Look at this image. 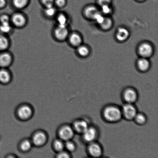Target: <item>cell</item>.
<instances>
[{"instance_id": "obj_3", "label": "cell", "mask_w": 158, "mask_h": 158, "mask_svg": "<svg viewBox=\"0 0 158 158\" xmlns=\"http://www.w3.org/2000/svg\"><path fill=\"white\" fill-rule=\"evenodd\" d=\"M104 114L106 120L111 122L117 121L120 120L122 116L120 110L114 106L107 108L105 110Z\"/></svg>"}, {"instance_id": "obj_19", "label": "cell", "mask_w": 158, "mask_h": 158, "mask_svg": "<svg viewBox=\"0 0 158 158\" xmlns=\"http://www.w3.org/2000/svg\"><path fill=\"white\" fill-rule=\"evenodd\" d=\"M125 100L128 103H133L135 101L137 98V94L134 90L128 89L125 91L124 95Z\"/></svg>"}, {"instance_id": "obj_17", "label": "cell", "mask_w": 158, "mask_h": 158, "mask_svg": "<svg viewBox=\"0 0 158 158\" xmlns=\"http://www.w3.org/2000/svg\"><path fill=\"white\" fill-rule=\"evenodd\" d=\"M30 0H12L13 7L18 10H23L28 6Z\"/></svg>"}, {"instance_id": "obj_20", "label": "cell", "mask_w": 158, "mask_h": 158, "mask_svg": "<svg viewBox=\"0 0 158 158\" xmlns=\"http://www.w3.org/2000/svg\"><path fill=\"white\" fill-rule=\"evenodd\" d=\"M98 9L94 6H90L86 8L85 10V15L87 18L94 19V17L99 12Z\"/></svg>"}, {"instance_id": "obj_29", "label": "cell", "mask_w": 158, "mask_h": 158, "mask_svg": "<svg viewBox=\"0 0 158 158\" xmlns=\"http://www.w3.org/2000/svg\"><path fill=\"white\" fill-rule=\"evenodd\" d=\"M67 4V1L66 0H55L54 1V4L57 9L63 8L65 7Z\"/></svg>"}, {"instance_id": "obj_31", "label": "cell", "mask_w": 158, "mask_h": 158, "mask_svg": "<svg viewBox=\"0 0 158 158\" xmlns=\"http://www.w3.org/2000/svg\"><path fill=\"white\" fill-rule=\"evenodd\" d=\"M135 118L138 123L142 124L144 123L146 121V118L142 114H138L136 115Z\"/></svg>"}, {"instance_id": "obj_28", "label": "cell", "mask_w": 158, "mask_h": 158, "mask_svg": "<svg viewBox=\"0 0 158 158\" xmlns=\"http://www.w3.org/2000/svg\"><path fill=\"white\" fill-rule=\"evenodd\" d=\"M65 148L69 152H72L75 149V143L70 140L67 141L64 143Z\"/></svg>"}, {"instance_id": "obj_33", "label": "cell", "mask_w": 158, "mask_h": 158, "mask_svg": "<svg viewBox=\"0 0 158 158\" xmlns=\"http://www.w3.org/2000/svg\"><path fill=\"white\" fill-rule=\"evenodd\" d=\"M56 157L58 158H68L70 157L69 153L64 151L57 153Z\"/></svg>"}, {"instance_id": "obj_35", "label": "cell", "mask_w": 158, "mask_h": 158, "mask_svg": "<svg viewBox=\"0 0 158 158\" xmlns=\"http://www.w3.org/2000/svg\"><path fill=\"white\" fill-rule=\"evenodd\" d=\"M54 1L55 0H40V2L43 5V7L54 4Z\"/></svg>"}, {"instance_id": "obj_13", "label": "cell", "mask_w": 158, "mask_h": 158, "mask_svg": "<svg viewBox=\"0 0 158 158\" xmlns=\"http://www.w3.org/2000/svg\"><path fill=\"white\" fill-rule=\"evenodd\" d=\"M10 44V40L7 35L0 33V52L8 50Z\"/></svg>"}, {"instance_id": "obj_18", "label": "cell", "mask_w": 158, "mask_h": 158, "mask_svg": "<svg viewBox=\"0 0 158 158\" xmlns=\"http://www.w3.org/2000/svg\"><path fill=\"white\" fill-rule=\"evenodd\" d=\"M74 129L77 132L83 134L88 128V123L84 121H78L74 124Z\"/></svg>"}, {"instance_id": "obj_22", "label": "cell", "mask_w": 158, "mask_h": 158, "mask_svg": "<svg viewBox=\"0 0 158 158\" xmlns=\"http://www.w3.org/2000/svg\"><path fill=\"white\" fill-rule=\"evenodd\" d=\"M12 30L13 26L11 23H0V33L8 35Z\"/></svg>"}, {"instance_id": "obj_8", "label": "cell", "mask_w": 158, "mask_h": 158, "mask_svg": "<svg viewBox=\"0 0 158 158\" xmlns=\"http://www.w3.org/2000/svg\"><path fill=\"white\" fill-rule=\"evenodd\" d=\"M139 52L143 58H147L152 55L153 49L151 44L148 43H144L139 46Z\"/></svg>"}, {"instance_id": "obj_16", "label": "cell", "mask_w": 158, "mask_h": 158, "mask_svg": "<svg viewBox=\"0 0 158 158\" xmlns=\"http://www.w3.org/2000/svg\"><path fill=\"white\" fill-rule=\"evenodd\" d=\"M129 32L125 28L121 27L118 29L116 38L120 41H123L127 39L129 36Z\"/></svg>"}, {"instance_id": "obj_27", "label": "cell", "mask_w": 158, "mask_h": 158, "mask_svg": "<svg viewBox=\"0 0 158 158\" xmlns=\"http://www.w3.org/2000/svg\"><path fill=\"white\" fill-rule=\"evenodd\" d=\"M78 52L81 56L85 57L87 56L89 53V49L86 46L80 45L78 47Z\"/></svg>"}, {"instance_id": "obj_21", "label": "cell", "mask_w": 158, "mask_h": 158, "mask_svg": "<svg viewBox=\"0 0 158 158\" xmlns=\"http://www.w3.org/2000/svg\"><path fill=\"white\" fill-rule=\"evenodd\" d=\"M89 151L91 155L94 157H98L101 155L102 154L101 148L96 144H92L90 145Z\"/></svg>"}, {"instance_id": "obj_14", "label": "cell", "mask_w": 158, "mask_h": 158, "mask_svg": "<svg viewBox=\"0 0 158 158\" xmlns=\"http://www.w3.org/2000/svg\"><path fill=\"white\" fill-rule=\"evenodd\" d=\"M67 40H69V43L75 47H78L81 45L82 42L81 36L76 33L69 34Z\"/></svg>"}, {"instance_id": "obj_30", "label": "cell", "mask_w": 158, "mask_h": 158, "mask_svg": "<svg viewBox=\"0 0 158 158\" xmlns=\"http://www.w3.org/2000/svg\"><path fill=\"white\" fill-rule=\"evenodd\" d=\"M10 23V16L7 14L0 15V23Z\"/></svg>"}, {"instance_id": "obj_26", "label": "cell", "mask_w": 158, "mask_h": 158, "mask_svg": "<svg viewBox=\"0 0 158 158\" xmlns=\"http://www.w3.org/2000/svg\"><path fill=\"white\" fill-rule=\"evenodd\" d=\"M112 20L110 18L105 17L103 21L100 25L102 29L107 30L110 28L112 26Z\"/></svg>"}, {"instance_id": "obj_2", "label": "cell", "mask_w": 158, "mask_h": 158, "mask_svg": "<svg viewBox=\"0 0 158 158\" xmlns=\"http://www.w3.org/2000/svg\"><path fill=\"white\" fill-rule=\"evenodd\" d=\"M54 38L57 41L63 42L67 40L69 37V32L68 27L57 25L54 28L53 31Z\"/></svg>"}, {"instance_id": "obj_24", "label": "cell", "mask_w": 158, "mask_h": 158, "mask_svg": "<svg viewBox=\"0 0 158 158\" xmlns=\"http://www.w3.org/2000/svg\"><path fill=\"white\" fill-rule=\"evenodd\" d=\"M33 144L31 140L25 139L20 143V148L23 152H27L31 149Z\"/></svg>"}, {"instance_id": "obj_32", "label": "cell", "mask_w": 158, "mask_h": 158, "mask_svg": "<svg viewBox=\"0 0 158 158\" xmlns=\"http://www.w3.org/2000/svg\"><path fill=\"white\" fill-rule=\"evenodd\" d=\"M102 13L105 15H108L111 12L110 5H105L101 6Z\"/></svg>"}, {"instance_id": "obj_10", "label": "cell", "mask_w": 158, "mask_h": 158, "mask_svg": "<svg viewBox=\"0 0 158 158\" xmlns=\"http://www.w3.org/2000/svg\"><path fill=\"white\" fill-rule=\"evenodd\" d=\"M58 13V9L54 4L44 7L43 14L46 18L49 19L55 18Z\"/></svg>"}, {"instance_id": "obj_11", "label": "cell", "mask_w": 158, "mask_h": 158, "mask_svg": "<svg viewBox=\"0 0 158 158\" xmlns=\"http://www.w3.org/2000/svg\"><path fill=\"white\" fill-rule=\"evenodd\" d=\"M55 18L56 21L57 25L68 27L69 19L65 13L63 12H58Z\"/></svg>"}, {"instance_id": "obj_9", "label": "cell", "mask_w": 158, "mask_h": 158, "mask_svg": "<svg viewBox=\"0 0 158 158\" xmlns=\"http://www.w3.org/2000/svg\"><path fill=\"white\" fill-rule=\"evenodd\" d=\"M123 113L125 117L130 120L135 118L137 114L136 108L131 104L126 105L124 106Z\"/></svg>"}, {"instance_id": "obj_25", "label": "cell", "mask_w": 158, "mask_h": 158, "mask_svg": "<svg viewBox=\"0 0 158 158\" xmlns=\"http://www.w3.org/2000/svg\"><path fill=\"white\" fill-rule=\"evenodd\" d=\"M53 147L57 153L64 151L65 148L64 142L60 139H56L53 142Z\"/></svg>"}, {"instance_id": "obj_34", "label": "cell", "mask_w": 158, "mask_h": 158, "mask_svg": "<svg viewBox=\"0 0 158 158\" xmlns=\"http://www.w3.org/2000/svg\"><path fill=\"white\" fill-rule=\"evenodd\" d=\"M111 0H98V2L100 6L110 5Z\"/></svg>"}, {"instance_id": "obj_12", "label": "cell", "mask_w": 158, "mask_h": 158, "mask_svg": "<svg viewBox=\"0 0 158 158\" xmlns=\"http://www.w3.org/2000/svg\"><path fill=\"white\" fill-rule=\"evenodd\" d=\"M12 75L7 69L0 68V82L6 84L10 83L11 80Z\"/></svg>"}, {"instance_id": "obj_37", "label": "cell", "mask_w": 158, "mask_h": 158, "mask_svg": "<svg viewBox=\"0 0 158 158\" xmlns=\"http://www.w3.org/2000/svg\"><path fill=\"white\" fill-rule=\"evenodd\" d=\"M138 1H145V0H138Z\"/></svg>"}, {"instance_id": "obj_6", "label": "cell", "mask_w": 158, "mask_h": 158, "mask_svg": "<svg viewBox=\"0 0 158 158\" xmlns=\"http://www.w3.org/2000/svg\"><path fill=\"white\" fill-rule=\"evenodd\" d=\"M47 137L45 133L39 131L35 133L32 136L31 142L33 145L37 147L44 145L47 142Z\"/></svg>"}, {"instance_id": "obj_1", "label": "cell", "mask_w": 158, "mask_h": 158, "mask_svg": "<svg viewBox=\"0 0 158 158\" xmlns=\"http://www.w3.org/2000/svg\"><path fill=\"white\" fill-rule=\"evenodd\" d=\"M27 16L21 12H15L10 15V23L13 26L18 28H23L27 23Z\"/></svg>"}, {"instance_id": "obj_7", "label": "cell", "mask_w": 158, "mask_h": 158, "mask_svg": "<svg viewBox=\"0 0 158 158\" xmlns=\"http://www.w3.org/2000/svg\"><path fill=\"white\" fill-rule=\"evenodd\" d=\"M33 114V110L28 105H23L20 106L17 111L18 117L22 120H27L30 118Z\"/></svg>"}, {"instance_id": "obj_36", "label": "cell", "mask_w": 158, "mask_h": 158, "mask_svg": "<svg viewBox=\"0 0 158 158\" xmlns=\"http://www.w3.org/2000/svg\"><path fill=\"white\" fill-rule=\"evenodd\" d=\"M7 0H0V9L4 8L7 6Z\"/></svg>"}, {"instance_id": "obj_23", "label": "cell", "mask_w": 158, "mask_h": 158, "mask_svg": "<svg viewBox=\"0 0 158 158\" xmlns=\"http://www.w3.org/2000/svg\"><path fill=\"white\" fill-rule=\"evenodd\" d=\"M137 64L139 69L143 72L148 70L150 65L149 61L145 58L140 59L138 61Z\"/></svg>"}, {"instance_id": "obj_4", "label": "cell", "mask_w": 158, "mask_h": 158, "mask_svg": "<svg viewBox=\"0 0 158 158\" xmlns=\"http://www.w3.org/2000/svg\"><path fill=\"white\" fill-rule=\"evenodd\" d=\"M13 56L7 51L0 52V68L8 69L13 62Z\"/></svg>"}, {"instance_id": "obj_15", "label": "cell", "mask_w": 158, "mask_h": 158, "mask_svg": "<svg viewBox=\"0 0 158 158\" xmlns=\"http://www.w3.org/2000/svg\"><path fill=\"white\" fill-rule=\"evenodd\" d=\"M83 134L85 140L86 142H91L95 139L97 132L94 128L88 127Z\"/></svg>"}, {"instance_id": "obj_5", "label": "cell", "mask_w": 158, "mask_h": 158, "mask_svg": "<svg viewBox=\"0 0 158 158\" xmlns=\"http://www.w3.org/2000/svg\"><path fill=\"white\" fill-rule=\"evenodd\" d=\"M59 139L64 142L70 140L74 136V130L71 127L64 125L60 127L58 131Z\"/></svg>"}]
</instances>
